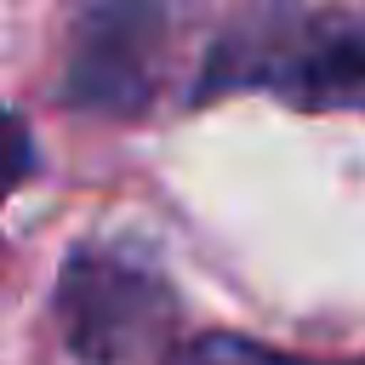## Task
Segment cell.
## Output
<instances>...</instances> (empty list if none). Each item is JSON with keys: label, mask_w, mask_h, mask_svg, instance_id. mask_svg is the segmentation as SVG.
I'll use <instances>...</instances> for the list:
<instances>
[{"label": "cell", "mask_w": 365, "mask_h": 365, "mask_svg": "<svg viewBox=\"0 0 365 365\" xmlns=\"http://www.w3.org/2000/svg\"><path fill=\"white\" fill-rule=\"evenodd\" d=\"M200 91H268L319 114H365V17L262 6L211 46Z\"/></svg>", "instance_id": "1"}, {"label": "cell", "mask_w": 365, "mask_h": 365, "mask_svg": "<svg viewBox=\"0 0 365 365\" xmlns=\"http://www.w3.org/2000/svg\"><path fill=\"white\" fill-rule=\"evenodd\" d=\"M171 314V297L154 268H143L125 251L108 245H80L63 262L57 279V319L68 348L86 365H120L131 359Z\"/></svg>", "instance_id": "2"}, {"label": "cell", "mask_w": 365, "mask_h": 365, "mask_svg": "<svg viewBox=\"0 0 365 365\" xmlns=\"http://www.w3.org/2000/svg\"><path fill=\"white\" fill-rule=\"evenodd\" d=\"M165 51L160 0H86L74 23L63 97L91 114H137L154 97Z\"/></svg>", "instance_id": "3"}, {"label": "cell", "mask_w": 365, "mask_h": 365, "mask_svg": "<svg viewBox=\"0 0 365 365\" xmlns=\"http://www.w3.org/2000/svg\"><path fill=\"white\" fill-rule=\"evenodd\" d=\"M171 365H314V359L274 354V348H257L245 336H200L182 354H171Z\"/></svg>", "instance_id": "4"}, {"label": "cell", "mask_w": 365, "mask_h": 365, "mask_svg": "<svg viewBox=\"0 0 365 365\" xmlns=\"http://www.w3.org/2000/svg\"><path fill=\"white\" fill-rule=\"evenodd\" d=\"M34 165H40V154L29 143V125L11 108H0V205H6V194L23 188V177H34Z\"/></svg>", "instance_id": "5"}]
</instances>
